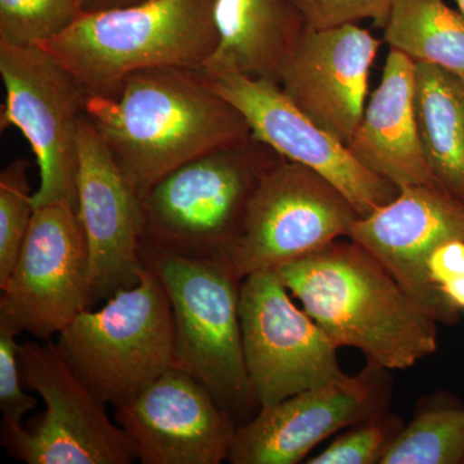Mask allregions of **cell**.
<instances>
[{
	"mask_svg": "<svg viewBox=\"0 0 464 464\" xmlns=\"http://www.w3.org/2000/svg\"><path fill=\"white\" fill-rule=\"evenodd\" d=\"M85 116L142 199L183 164L253 139L246 118L200 70L136 72L114 99L87 94Z\"/></svg>",
	"mask_w": 464,
	"mask_h": 464,
	"instance_id": "6da1fadb",
	"label": "cell"
},
{
	"mask_svg": "<svg viewBox=\"0 0 464 464\" xmlns=\"http://www.w3.org/2000/svg\"><path fill=\"white\" fill-rule=\"evenodd\" d=\"M276 271L332 343L362 351L369 364L405 371L438 350L439 323L355 241L335 240Z\"/></svg>",
	"mask_w": 464,
	"mask_h": 464,
	"instance_id": "7a4b0ae2",
	"label": "cell"
},
{
	"mask_svg": "<svg viewBox=\"0 0 464 464\" xmlns=\"http://www.w3.org/2000/svg\"><path fill=\"white\" fill-rule=\"evenodd\" d=\"M217 0H143L82 14L41 47L91 96L114 99L128 76L152 69L203 70L218 47Z\"/></svg>",
	"mask_w": 464,
	"mask_h": 464,
	"instance_id": "3957f363",
	"label": "cell"
},
{
	"mask_svg": "<svg viewBox=\"0 0 464 464\" xmlns=\"http://www.w3.org/2000/svg\"><path fill=\"white\" fill-rule=\"evenodd\" d=\"M280 157L252 139L177 168L143 198V266L179 257L227 265L250 199Z\"/></svg>",
	"mask_w": 464,
	"mask_h": 464,
	"instance_id": "277c9868",
	"label": "cell"
},
{
	"mask_svg": "<svg viewBox=\"0 0 464 464\" xmlns=\"http://www.w3.org/2000/svg\"><path fill=\"white\" fill-rule=\"evenodd\" d=\"M76 373L106 404H125L174 366V320L166 286L143 266L139 282L99 311H84L57 335Z\"/></svg>",
	"mask_w": 464,
	"mask_h": 464,
	"instance_id": "5b68a950",
	"label": "cell"
},
{
	"mask_svg": "<svg viewBox=\"0 0 464 464\" xmlns=\"http://www.w3.org/2000/svg\"><path fill=\"white\" fill-rule=\"evenodd\" d=\"M145 266L157 271L172 304L174 366L203 383L235 423L248 422L261 406L244 357L243 279L230 266L197 259L161 257Z\"/></svg>",
	"mask_w": 464,
	"mask_h": 464,
	"instance_id": "8992f818",
	"label": "cell"
},
{
	"mask_svg": "<svg viewBox=\"0 0 464 464\" xmlns=\"http://www.w3.org/2000/svg\"><path fill=\"white\" fill-rule=\"evenodd\" d=\"M25 389L45 404L42 420L25 430L2 423V444L27 464H130L132 444L106 413V404L63 355L52 340L18 344Z\"/></svg>",
	"mask_w": 464,
	"mask_h": 464,
	"instance_id": "52a82bcc",
	"label": "cell"
},
{
	"mask_svg": "<svg viewBox=\"0 0 464 464\" xmlns=\"http://www.w3.org/2000/svg\"><path fill=\"white\" fill-rule=\"evenodd\" d=\"M0 76L5 105L0 127L17 128L38 161L41 185L34 207L69 201L78 209V130L87 92L51 52L41 45L0 44Z\"/></svg>",
	"mask_w": 464,
	"mask_h": 464,
	"instance_id": "ba28073f",
	"label": "cell"
},
{
	"mask_svg": "<svg viewBox=\"0 0 464 464\" xmlns=\"http://www.w3.org/2000/svg\"><path fill=\"white\" fill-rule=\"evenodd\" d=\"M359 218L353 204L325 177L280 158L250 199L232 249L231 268L240 279L276 270L347 239Z\"/></svg>",
	"mask_w": 464,
	"mask_h": 464,
	"instance_id": "9c48e42d",
	"label": "cell"
},
{
	"mask_svg": "<svg viewBox=\"0 0 464 464\" xmlns=\"http://www.w3.org/2000/svg\"><path fill=\"white\" fill-rule=\"evenodd\" d=\"M292 298L276 270L241 282L244 357L261 408L350 377L341 369L338 348Z\"/></svg>",
	"mask_w": 464,
	"mask_h": 464,
	"instance_id": "30bf717a",
	"label": "cell"
},
{
	"mask_svg": "<svg viewBox=\"0 0 464 464\" xmlns=\"http://www.w3.org/2000/svg\"><path fill=\"white\" fill-rule=\"evenodd\" d=\"M0 290V323L41 341L60 334L93 304L90 249L72 204L35 208L16 265Z\"/></svg>",
	"mask_w": 464,
	"mask_h": 464,
	"instance_id": "8fae6325",
	"label": "cell"
},
{
	"mask_svg": "<svg viewBox=\"0 0 464 464\" xmlns=\"http://www.w3.org/2000/svg\"><path fill=\"white\" fill-rule=\"evenodd\" d=\"M200 72L210 88L239 110L253 139L286 160L322 174L347 198L360 218L398 198L400 188L362 166L344 143L302 112L279 84L244 74L231 63L213 57Z\"/></svg>",
	"mask_w": 464,
	"mask_h": 464,
	"instance_id": "7c38bea8",
	"label": "cell"
},
{
	"mask_svg": "<svg viewBox=\"0 0 464 464\" xmlns=\"http://www.w3.org/2000/svg\"><path fill=\"white\" fill-rule=\"evenodd\" d=\"M390 371L369 364L355 377L262 406L237 427L228 462L297 464L316 445L389 408Z\"/></svg>",
	"mask_w": 464,
	"mask_h": 464,
	"instance_id": "4fadbf2b",
	"label": "cell"
},
{
	"mask_svg": "<svg viewBox=\"0 0 464 464\" xmlns=\"http://www.w3.org/2000/svg\"><path fill=\"white\" fill-rule=\"evenodd\" d=\"M115 420L143 464L222 463L237 430L210 391L176 366L116 406Z\"/></svg>",
	"mask_w": 464,
	"mask_h": 464,
	"instance_id": "5bb4252c",
	"label": "cell"
},
{
	"mask_svg": "<svg viewBox=\"0 0 464 464\" xmlns=\"http://www.w3.org/2000/svg\"><path fill=\"white\" fill-rule=\"evenodd\" d=\"M76 194L96 302L139 282L145 213L141 195L85 114L78 130Z\"/></svg>",
	"mask_w": 464,
	"mask_h": 464,
	"instance_id": "9a60e30c",
	"label": "cell"
},
{
	"mask_svg": "<svg viewBox=\"0 0 464 464\" xmlns=\"http://www.w3.org/2000/svg\"><path fill=\"white\" fill-rule=\"evenodd\" d=\"M382 42L359 24L307 26L277 84L311 121L347 145L364 115L369 74Z\"/></svg>",
	"mask_w": 464,
	"mask_h": 464,
	"instance_id": "2e32d148",
	"label": "cell"
},
{
	"mask_svg": "<svg viewBox=\"0 0 464 464\" xmlns=\"http://www.w3.org/2000/svg\"><path fill=\"white\" fill-rule=\"evenodd\" d=\"M347 239L380 259L433 316L424 261L442 243L464 239V203L439 188L411 186L373 215L357 219Z\"/></svg>",
	"mask_w": 464,
	"mask_h": 464,
	"instance_id": "e0dca14e",
	"label": "cell"
},
{
	"mask_svg": "<svg viewBox=\"0 0 464 464\" xmlns=\"http://www.w3.org/2000/svg\"><path fill=\"white\" fill-rule=\"evenodd\" d=\"M346 146L362 166L400 190L411 186L439 188L418 130L415 63L401 52L387 54L381 83Z\"/></svg>",
	"mask_w": 464,
	"mask_h": 464,
	"instance_id": "ac0fdd59",
	"label": "cell"
},
{
	"mask_svg": "<svg viewBox=\"0 0 464 464\" xmlns=\"http://www.w3.org/2000/svg\"><path fill=\"white\" fill-rule=\"evenodd\" d=\"M218 47L213 58L277 83L307 24L293 0H217Z\"/></svg>",
	"mask_w": 464,
	"mask_h": 464,
	"instance_id": "d6986e66",
	"label": "cell"
},
{
	"mask_svg": "<svg viewBox=\"0 0 464 464\" xmlns=\"http://www.w3.org/2000/svg\"><path fill=\"white\" fill-rule=\"evenodd\" d=\"M415 112L427 167L440 190L464 203V81L415 63Z\"/></svg>",
	"mask_w": 464,
	"mask_h": 464,
	"instance_id": "ffe728a7",
	"label": "cell"
},
{
	"mask_svg": "<svg viewBox=\"0 0 464 464\" xmlns=\"http://www.w3.org/2000/svg\"><path fill=\"white\" fill-rule=\"evenodd\" d=\"M382 30L390 50L464 81V16L445 0H395Z\"/></svg>",
	"mask_w": 464,
	"mask_h": 464,
	"instance_id": "44dd1931",
	"label": "cell"
},
{
	"mask_svg": "<svg viewBox=\"0 0 464 464\" xmlns=\"http://www.w3.org/2000/svg\"><path fill=\"white\" fill-rule=\"evenodd\" d=\"M380 464H464V405L440 398L418 409Z\"/></svg>",
	"mask_w": 464,
	"mask_h": 464,
	"instance_id": "7402d4cb",
	"label": "cell"
},
{
	"mask_svg": "<svg viewBox=\"0 0 464 464\" xmlns=\"http://www.w3.org/2000/svg\"><path fill=\"white\" fill-rule=\"evenodd\" d=\"M82 14L81 0H0V44H44Z\"/></svg>",
	"mask_w": 464,
	"mask_h": 464,
	"instance_id": "603a6c76",
	"label": "cell"
},
{
	"mask_svg": "<svg viewBox=\"0 0 464 464\" xmlns=\"http://www.w3.org/2000/svg\"><path fill=\"white\" fill-rule=\"evenodd\" d=\"M30 161L18 159L0 173V288L7 283L32 225Z\"/></svg>",
	"mask_w": 464,
	"mask_h": 464,
	"instance_id": "cb8c5ba5",
	"label": "cell"
},
{
	"mask_svg": "<svg viewBox=\"0 0 464 464\" xmlns=\"http://www.w3.org/2000/svg\"><path fill=\"white\" fill-rule=\"evenodd\" d=\"M401 420L383 411L351 427L307 464H380L384 451L402 429Z\"/></svg>",
	"mask_w": 464,
	"mask_h": 464,
	"instance_id": "d4e9b609",
	"label": "cell"
},
{
	"mask_svg": "<svg viewBox=\"0 0 464 464\" xmlns=\"http://www.w3.org/2000/svg\"><path fill=\"white\" fill-rule=\"evenodd\" d=\"M307 26L315 29L371 20L383 29L395 0H293Z\"/></svg>",
	"mask_w": 464,
	"mask_h": 464,
	"instance_id": "484cf974",
	"label": "cell"
},
{
	"mask_svg": "<svg viewBox=\"0 0 464 464\" xmlns=\"http://www.w3.org/2000/svg\"><path fill=\"white\" fill-rule=\"evenodd\" d=\"M17 335L7 324L0 323V409L2 423L8 424H23V418L38 405L36 399L24 391Z\"/></svg>",
	"mask_w": 464,
	"mask_h": 464,
	"instance_id": "4316f807",
	"label": "cell"
},
{
	"mask_svg": "<svg viewBox=\"0 0 464 464\" xmlns=\"http://www.w3.org/2000/svg\"><path fill=\"white\" fill-rule=\"evenodd\" d=\"M442 301L451 311L460 315L464 311V275L458 276L450 282L445 283L439 289Z\"/></svg>",
	"mask_w": 464,
	"mask_h": 464,
	"instance_id": "83f0119b",
	"label": "cell"
},
{
	"mask_svg": "<svg viewBox=\"0 0 464 464\" xmlns=\"http://www.w3.org/2000/svg\"><path fill=\"white\" fill-rule=\"evenodd\" d=\"M140 2L143 0H81V5L83 14H88V12L103 11V9L125 7Z\"/></svg>",
	"mask_w": 464,
	"mask_h": 464,
	"instance_id": "f1b7e54d",
	"label": "cell"
},
{
	"mask_svg": "<svg viewBox=\"0 0 464 464\" xmlns=\"http://www.w3.org/2000/svg\"><path fill=\"white\" fill-rule=\"evenodd\" d=\"M453 2L456 3L458 11L464 16V0H453Z\"/></svg>",
	"mask_w": 464,
	"mask_h": 464,
	"instance_id": "f546056e",
	"label": "cell"
}]
</instances>
